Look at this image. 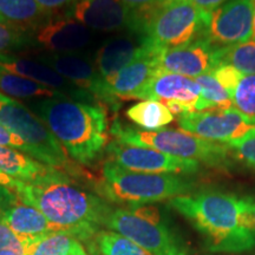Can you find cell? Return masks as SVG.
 Here are the masks:
<instances>
[{"mask_svg":"<svg viewBox=\"0 0 255 255\" xmlns=\"http://www.w3.org/2000/svg\"><path fill=\"white\" fill-rule=\"evenodd\" d=\"M194 5L199 6V7L206 9V11H214L219 6H221L227 2L228 0H189Z\"/></svg>","mask_w":255,"mask_h":255,"instance_id":"cell-38","label":"cell"},{"mask_svg":"<svg viewBox=\"0 0 255 255\" xmlns=\"http://www.w3.org/2000/svg\"><path fill=\"white\" fill-rule=\"evenodd\" d=\"M27 107L77 163L92 164L107 148L109 122L101 104L75 101L59 94L28 101Z\"/></svg>","mask_w":255,"mask_h":255,"instance_id":"cell-3","label":"cell"},{"mask_svg":"<svg viewBox=\"0 0 255 255\" xmlns=\"http://www.w3.org/2000/svg\"><path fill=\"white\" fill-rule=\"evenodd\" d=\"M111 133L124 144L144 146L183 159H193L208 167L228 169L232 167L227 145L214 143L184 131L171 129L143 130L122 124L115 120Z\"/></svg>","mask_w":255,"mask_h":255,"instance_id":"cell-5","label":"cell"},{"mask_svg":"<svg viewBox=\"0 0 255 255\" xmlns=\"http://www.w3.org/2000/svg\"><path fill=\"white\" fill-rule=\"evenodd\" d=\"M21 183H23V181L15 180V178L8 176V175L4 174L2 171H0V186H4L6 188H9V189L15 191L19 187H20Z\"/></svg>","mask_w":255,"mask_h":255,"instance_id":"cell-39","label":"cell"},{"mask_svg":"<svg viewBox=\"0 0 255 255\" xmlns=\"http://www.w3.org/2000/svg\"><path fill=\"white\" fill-rule=\"evenodd\" d=\"M104 228L123 235L152 255L188 254L182 239L169 227L159 209L151 205L113 208L105 218Z\"/></svg>","mask_w":255,"mask_h":255,"instance_id":"cell-6","label":"cell"},{"mask_svg":"<svg viewBox=\"0 0 255 255\" xmlns=\"http://www.w3.org/2000/svg\"><path fill=\"white\" fill-rule=\"evenodd\" d=\"M250 202L251 197L208 189L174 197L169 207L196 229L210 253L237 254L255 247Z\"/></svg>","mask_w":255,"mask_h":255,"instance_id":"cell-1","label":"cell"},{"mask_svg":"<svg viewBox=\"0 0 255 255\" xmlns=\"http://www.w3.org/2000/svg\"><path fill=\"white\" fill-rule=\"evenodd\" d=\"M235 109L255 117V75H244L232 96Z\"/></svg>","mask_w":255,"mask_h":255,"instance_id":"cell-29","label":"cell"},{"mask_svg":"<svg viewBox=\"0 0 255 255\" xmlns=\"http://www.w3.org/2000/svg\"><path fill=\"white\" fill-rule=\"evenodd\" d=\"M157 50L161 49L156 47L141 33L129 32L128 34L110 37L97 51L95 59L96 68L108 88V85L126 66L135 62L139 57Z\"/></svg>","mask_w":255,"mask_h":255,"instance_id":"cell-14","label":"cell"},{"mask_svg":"<svg viewBox=\"0 0 255 255\" xmlns=\"http://www.w3.org/2000/svg\"><path fill=\"white\" fill-rule=\"evenodd\" d=\"M221 87L228 92L229 96H233L235 88L238 87L239 82L241 81L244 73H241L238 69L232 65H219L210 72Z\"/></svg>","mask_w":255,"mask_h":255,"instance_id":"cell-32","label":"cell"},{"mask_svg":"<svg viewBox=\"0 0 255 255\" xmlns=\"http://www.w3.org/2000/svg\"><path fill=\"white\" fill-rule=\"evenodd\" d=\"M123 1L133 11L144 14L157 5L162 4L165 0H123Z\"/></svg>","mask_w":255,"mask_h":255,"instance_id":"cell-36","label":"cell"},{"mask_svg":"<svg viewBox=\"0 0 255 255\" xmlns=\"http://www.w3.org/2000/svg\"><path fill=\"white\" fill-rule=\"evenodd\" d=\"M208 255H213V254H208ZM216 255V254H215Z\"/></svg>","mask_w":255,"mask_h":255,"instance_id":"cell-44","label":"cell"},{"mask_svg":"<svg viewBox=\"0 0 255 255\" xmlns=\"http://www.w3.org/2000/svg\"><path fill=\"white\" fill-rule=\"evenodd\" d=\"M0 124L31 148L32 157L64 173H73L69 156L55 136L27 105L0 92Z\"/></svg>","mask_w":255,"mask_h":255,"instance_id":"cell-8","label":"cell"},{"mask_svg":"<svg viewBox=\"0 0 255 255\" xmlns=\"http://www.w3.org/2000/svg\"><path fill=\"white\" fill-rule=\"evenodd\" d=\"M194 79L200 85L203 102L208 109H229L233 107L231 96L210 73L201 75Z\"/></svg>","mask_w":255,"mask_h":255,"instance_id":"cell-28","label":"cell"},{"mask_svg":"<svg viewBox=\"0 0 255 255\" xmlns=\"http://www.w3.org/2000/svg\"><path fill=\"white\" fill-rule=\"evenodd\" d=\"M90 255H152L119 233L102 229L87 241Z\"/></svg>","mask_w":255,"mask_h":255,"instance_id":"cell-23","label":"cell"},{"mask_svg":"<svg viewBox=\"0 0 255 255\" xmlns=\"http://www.w3.org/2000/svg\"><path fill=\"white\" fill-rule=\"evenodd\" d=\"M161 51H152L139 57L126 66L108 85V94L115 110L120 107V100H131L158 72L157 58Z\"/></svg>","mask_w":255,"mask_h":255,"instance_id":"cell-19","label":"cell"},{"mask_svg":"<svg viewBox=\"0 0 255 255\" xmlns=\"http://www.w3.org/2000/svg\"><path fill=\"white\" fill-rule=\"evenodd\" d=\"M0 70L44 85L75 101L96 103V98L65 79L39 60L24 58L12 53H0Z\"/></svg>","mask_w":255,"mask_h":255,"instance_id":"cell-17","label":"cell"},{"mask_svg":"<svg viewBox=\"0 0 255 255\" xmlns=\"http://www.w3.org/2000/svg\"><path fill=\"white\" fill-rule=\"evenodd\" d=\"M40 63L50 66L76 87L89 92L96 100L114 104L108 95V88L101 78L95 62L83 53H45L38 57Z\"/></svg>","mask_w":255,"mask_h":255,"instance_id":"cell-16","label":"cell"},{"mask_svg":"<svg viewBox=\"0 0 255 255\" xmlns=\"http://www.w3.org/2000/svg\"><path fill=\"white\" fill-rule=\"evenodd\" d=\"M36 0H0V24L32 34L52 20Z\"/></svg>","mask_w":255,"mask_h":255,"instance_id":"cell-20","label":"cell"},{"mask_svg":"<svg viewBox=\"0 0 255 255\" xmlns=\"http://www.w3.org/2000/svg\"><path fill=\"white\" fill-rule=\"evenodd\" d=\"M18 237L30 242L40 240L58 232L39 210L25 203H17L5 213L1 220Z\"/></svg>","mask_w":255,"mask_h":255,"instance_id":"cell-21","label":"cell"},{"mask_svg":"<svg viewBox=\"0 0 255 255\" xmlns=\"http://www.w3.org/2000/svg\"><path fill=\"white\" fill-rule=\"evenodd\" d=\"M0 145L7 146V148L17 149L30 155L32 157L31 148L26 142H24L18 135H15L12 131H9L7 128H5L2 124H0Z\"/></svg>","mask_w":255,"mask_h":255,"instance_id":"cell-34","label":"cell"},{"mask_svg":"<svg viewBox=\"0 0 255 255\" xmlns=\"http://www.w3.org/2000/svg\"><path fill=\"white\" fill-rule=\"evenodd\" d=\"M194 183L175 174L137 173L114 162H105L95 189L107 202L135 207L171 200L189 194Z\"/></svg>","mask_w":255,"mask_h":255,"instance_id":"cell-4","label":"cell"},{"mask_svg":"<svg viewBox=\"0 0 255 255\" xmlns=\"http://www.w3.org/2000/svg\"><path fill=\"white\" fill-rule=\"evenodd\" d=\"M19 199L13 190L4 186H0V220L12 206L17 205Z\"/></svg>","mask_w":255,"mask_h":255,"instance_id":"cell-35","label":"cell"},{"mask_svg":"<svg viewBox=\"0 0 255 255\" xmlns=\"http://www.w3.org/2000/svg\"><path fill=\"white\" fill-rule=\"evenodd\" d=\"M250 215H251L252 226H253V229L255 232V199H253V197H251V202H250Z\"/></svg>","mask_w":255,"mask_h":255,"instance_id":"cell-40","label":"cell"},{"mask_svg":"<svg viewBox=\"0 0 255 255\" xmlns=\"http://www.w3.org/2000/svg\"><path fill=\"white\" fill-rule=\"evenodd\" d=\"M178 126L184 132L210 142L229 143L255 131V117L242 114L234 107L208 109L180 115Z\"/></svg>","mask_w":255,"mask_h":255,"instance_id":"cell-9","label":"cell"},{"mask_svg":"<svg viewBox=\"0 0 255 255\" xmlns=\"http://www.w3.org/2000/svg\"><path fill=\"white\" fill-rule=\"evenodd\" d=\"M14 193L21 203L39 210L58 232L84 242L102 231L113 209L100 195L77 186L59 169L33 182H23Z\"/></svg>","mask_w":255,"mask_h":255,"instance_id":"cell-2","label":"cell"},{"mask_svg":"<svg viewBox=\"0 0 255 255\" xmlns=\"http://www.w3.org/2000/svg\"><path fill=\"white\" fill-rule=\"evenodd\" d=\"M31 242L18 237L8 226L0 221V252L8 251L19 255H25L26 247Z\"/></svg>","mask_w":255,"mask_h":255,"instance_id":"cell-31","label":"cell"},{"mask_svg":"<svg viewBox=\"0 0 255 255\" xmlns=\"http://www.w3.org/2000/svg\"><path fill=\"white\" fill-rule=\"evenodd\" d=\"M227 146L241 161L255 169V131L248 133L241 139L229 143Z\"/></svg>","mask_w":255,"mask_h":255,"instance_id":"cell-33","label":"cell"},{"mask_svg":"<svg viewBox=\"0 0 255 255\" xmlns=\"http://www.w3.org/2000/svg\"><path fill=\"white\" fill-rule=\"evenodd\" d=\"M216 49L206 37H202L189 44L162 50L157 58V69L159 72L196 78L210 73L218 66Z\"/></svg>","mask_w":255,"mask_h":255,"instance_id":"cell-15","label":"cell"},{"mask_svg":"<svg viewBox=\"0 0 255 255\" xmlns=\"http://www.w3.org/2000/svg\"><path fill=\"white\" fill-rule=\"evenodd\" d=\"M41 7L46 11L52 12L53 9L70 7V6L75 4L77 0H36Z\"/></svg>","mask_w":255,"mask_h":255,"instance_id":"cell-37","label":"cell"},{"mask_svg":"<svg viewBox=\"0 0 255 255\" xmlns=\"http://www.w3.org/2000/svg\"><path fill=\"white\" fill-rule=\"evenodd\" d=\"M85 252L81 241L63 232L31 242L26 247L25 255H76Z\"/></svg>","mask_w":255,"mask_h":255,"instance_id":"cell-25","label":"cell"},{"mask_svg":"<svg viewBox=\"0 0 255 255\" xmlns=\"http://www.w3.org/2000/svg\"><path fill=\"white\" fill-rule=\"evenodd\" d=\"M133 98L161 102L174 116L208 110L195 79L175 73L158 71Z\"/></svg>","mask_w":255,"mask_h":255,"instance_id":"cell-11","label":"cell"},{"mask_svg":"<svg viewBox=\"0 0 255 255\" xmlns=\"http://www.w3.org/2000/svg\"><path fill=\"white\" fill-rule=\"evenodd\" d=\"M31 36L37 46L50 53H82L94 39L90 28L66 18L49 21Z\"/></svg>","mask_w":255,"mask_h":255,"instance_id":"cell-18","label":"cell"},{"mask_svg":"<svg viewBox=\"0 0 255 255\" xmlns=\"http://www.w3.org/2000/svg\"><path fill=\"white\" fill-rule=\"evenodd\" d=\"M0 255H19V254H17V253H13V252L4 251V252H0Z\"/></svg>","mask_w":255,"mask_h":255,"instance_id":"cell-42","label":"cell"},{"mask_svg":"<svg viewBox=\"0 0 255 255\" xmlns=\"http://www.w3.org/2000/svg\"><path fill=\"white\" fill-rule=\"evenodd\" d=\"M127 117L143 130H159L174 121V115L163 103L145 100L131 105Z\"/></svg>","mask_w":255,"mask_h":255,"instance_id":"cell-24","label":"cell"},{"mask_svg":"<svg viewBox=\"0 0 255 255\" xmlns=\"http://www.w3.org/2000/svg\"><path fill=\"white\" fill-rule=\"evenodd\" d=\"M110 161L120 167L137 173L191 175L201 164L193 159H183L144 146L124 144L116 139L107 145Z\"/></svg>","mask_w":255,"mask_h":255,"instance_id":"cell-12","label":"cell"},{"mask_svg":"<svg viewBox=\"0 0 255 255\" xmlns=\"http://www.w3.org/2000/svg\"><path fill=\"white\" fill-rule=\"evenodd\" d=\"M210 13L189 0H165L142 14V34L161 50L189 44L205 37Z\"/></svg>","mask_w":255,"mask_h":255,"instance_id":"cell-7","label":"cell"},{"mask_svg":"<svg viewBox=\"0 0 255 255\" xmlns=\"http://www.w3.org/2000/svg\"><path fill=\"white\" fill-rule=\"evenodd\" d=\"M76 255H89L87 252H83V253H79V254H76Z\"/></svg>","mask_w":255,"mask_h":255,"instance_id":"cell-43","label":"cell"},{"mask_svg":"<svg viewBox=\"0 0 255 255\" xmlns=\"http://www.w3.org/2000/svg\"><path fill=\"white\" fill-rule=\"evenodd\" d=\"M36 46L30 33L0 24V53L17 52Z\"/></svg>","mask_w":255,"mask_h":255,"instance_id":"cell-30","label":"cell"},{"mask_svg":"<svg viewBox=\"0 0 255 255\" xmlns=\"http://www.w3.org/2000/svg\"><path fill=\"white\" fill-rule=\"evenodd\" d=\"M215 58L218 66L232 65L244 75H255V40L218 47Z\"/></svg>","mask_w":255,"mask_h":255,"instance_id":"cell-27","label":"cell"},{"mask_svg":"<svg viewBox=\"0 0 255 255\" xmlns=\"http://www.w3.org/2000/svg\"><path fill=\"white\" fill-rule=\"evenodd\" d=\"M56 170V168L41 163L23 151L0 145V171L15 180L33 182Z\"/></svg>","mask_w":255,"mask_h":255,"instance_id":"cell-22","label":"cell"},{"mask_svg":"<svg viewBox=\"0 0 255 255\" xmlns=\"http://www.w3.org/2000/svg\"><path fill=\"white\" fill-rule=\"evenodd\" d=\"M64 18L95 31L142 34V14L130 8L123 0H77L66 8Z\"/></svg>","mask_w":255,"mask_h":255,"instance_id":"cell-10","label":"cell"},{"mask_svg":"<svg viewBox=\"0 0 255 255\" xmlns=\"http://www.w3.org/2000/svg\"><path fill=\"white\" fill-rule=\"evenodd\" d=\"M252 39L255 40V5H254V17H253V37Z\"/></svg>","mask_w":255,"mask_h":255,"instance_id":"cell-41","label":"cell"},{"mask_svg":"<svg viewBox=\"0 0 255 255\" xmlns=\"http://www.w3.org/2000/svg\"><path fill=\"white\" fill-rule=\"evenodd\" d=\"M255 0H228L210 13L205 37L216 47L237 45L253 37Z\"/></svg>","mask_w":255,"mask_h":255,"instance_id":"cell-13","label":"cell"},{"mask_svg":"<svg viewBox=\"0 0 255 255\" xmlns=\"http://www.w3.org/2000/svg\"><path fill=\"white\" fill-rule=\"evenodd\" d=\"M0 92L9 96V97L30 101L59 95V92L52 90V89L38 84L30 79L14 76L4 70H0Z\"/></svg>","mask_w":255,"mask_h":255,"instance_id":"cell-26","label":"cell"}]
</instances>
